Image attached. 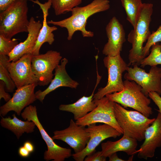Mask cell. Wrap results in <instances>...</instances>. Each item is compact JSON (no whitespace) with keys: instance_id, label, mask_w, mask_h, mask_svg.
Masks as SVG:
<instances>
[{"instance_id":"277c9868","label":"cell","mask_w":161,"mask_h":161,"mask_svg":"<svg viewBox=\"0 0 161 161\" xmlns=\"http://www.w3.org/2000/svg\"><path fill=\"white\" fill-rule=\"evenodd\" d=\"M124 88L120 92L106 95L105 96L112 101L124 107L132 108L148 117L153 113L149 106L151 99L143 92L142 87L134 81L125 80Z\"/></svg>"},{"instance_id":"484cf974","label":"cell","mask_w":161,"mask_h":161,"mask_svg":"<svg viewBox=\"0 0 161 161\" xmlns=\"http://www.w3.org/2000/svg\"><path fill=\"white\" fill-rule=\"evenodd\" d=\"M151 47L150 53L140 63V65L142 67L147 65L151 66L161 64V43H156Z\"/></svg>"},{"instance_id":"603a6c76","label":"cell","mask_w":161,"mask_h":161,"mask_svg":"<svg viewBox=\"0 0 161 161\" xmlns=\"http://www.w3.org/2000/svg\"><path fill=\"white\" fill-rule=\"evenodd\" d=\"M126 14V19L134 28L140 7L143 4L141 0H120Z\"/></svg>"},{"instance_id":"cb8c5ba5","label":"cell","mask_w":161,"mask_h":161,"mask_svg":"<svg viewBox=\"0 0 161 161\" xmlns=\"http://www.w3.org/2000/svg\"><path fill=\"white\" fill-rule=\"evenodd\" d=\"M8 60L7 55H0V80L4 82L6 91L13 92L16 87L6 66Z\"/></svg>"},{"instance_id":"d6a6232c","label":"cell","mask_w":161,"mask_h":161,"mask_svg":"<svg viewBox=\"0 0 161 161\" xmlns=\"http://www.w3.org/2000/svg\"><path fill=\"white\" fill-rule=\"evenodd\" d=\"M30 153L23 146L20 147L18 149V154L21 157L27 158L30 155Z\"/></svg>"},{"instance_id":"ac0fdd59","label":"cell","mask_w":161,"mask_h":161,"mask_svg":"<svg viewBox=\"0 0 161 161\" xmlns=\"http://www.w3.org/2000/svg\"><path fill=\"white\" fill-rule=\"evenodd\" d=\"M42 26L40 21H36L33 17H31L28 27V36L24 41L18 44L8 55L9 62L16 61L26 54H31Z\"/></svg>"},{"instance_id":"3957f363","label":"cell","mask_w":161,"mask_h":161,"mask_svg":"<svg viewBox=\"0 0 161 161\" xmlns=\"http://www.w3.org/2000/svg\"><path fill=\"white\" fill-rule=\"evenodd\" d=\"M28 0H17L0 13V34L11 39L16 34L28 32Z\"/></svg>"},{"instance_id":"7402d4cb","label":"cell","mask_w":161,"mask_h":161,"mask_svg":"<svg viewBox=\"0 0 161 161\" xmlns=\"http://www.w3.org/2000/svg\"><path fill=\"white\" fill-rule=\"evenodd\" d=\"M10 117H1L0 123L1 126L12 132L19 139L24 133H30L34 131L36 125L34 122L27 120L23 121L18 118L15 114Z\"/></svg>"},{"instance_id":"52a82bcc","label":"cell","mask_w":161,"mask_h":161,"mask_svg":"<svg viewBox=\"0 0 161 161\" xmlns=\"http://www.w3.org/2000/svg\"><path fill=\"white\" fill-rule=\"evenodd\" d=\"M24 120L33 121L38 128L42 137L45 142L47 149L44 152V159L46 161H64L72 156L70 148L61 147L57 145L44 128L38 117L36 106L30 105L21 114Z\"/></svg>"},{"instance_id":"44dd1931","label":"cell","mask_w":161,"mask_h":161,"mask_svg":"<svg viewBox=\"0 0 161 161\" xmlns=\"http://www.w3.org/2000/svg\"><path fill=\"white\" fill-rule=\"evenodd\" d=\"M137 141L136 139L123 135L119 140L115 141H108L101 144V153L107 158L118 151H123L129 155L136 154Z\"/></svg>"},{"instance_id":"5b68a950","label":"cell","mask_w":161,"mask_h":161,"mask_svg":"<svg viewBox=\"0 0 161 161\" xmlns=\"http://www.w3.org/2000/svg\"><path fill=\"white\" fill-rule=\"evenodd\" d=\"M114 110L116 120L123 131V135L138 141L144 140L145 130L155 119L149 118L136 110H127L114 102Z\"/></svg>"},{"instance_id":"d4e9b609","label":"cell","mask_w":161,"mask_h":161,"mask_svg":"<svg viewBox=\"0 0 161 161\" xmlns=\"http://www.w3.org/2000/svg\"><path fill=\"white\" fill-rule=\"evenodd\" d=\"M52 4L55 14L58 16L71 11L75 7L78 6L82 0H48Z\"/></svg>"},{"instance_id":"2e32d148","label":"cell","mask_w":161,"mask_h":161,"mask_svg":"<svg viewBox=\"0 0 161 161\" xmlns=\"http://www.w3.org/2000/svg\"><path fill=\"white\" fill-rule=\"evenodd\" d=\"M106 30L108 40L103 47V54L111 56L120 55L126 41L125 33L122 25L114 16L106 25Z\"/></svg>"},{"instance_id":"d6986e66","label":"cell","mask_w":161,"mask_h":161,"mask_svg":"<svg viewBox=\"0 0 161 161\" xmlns=\"http://www.w3.org/2000/svg\"><path fill=\"white\" fill-rule=\"evenodd\" d=\"M38 4L41 10L43 16L42 26L40 30L35 46L31 54L32 55H39L40 49L43 44L47 42L52 45L55 40L53 32L57 30V28L55 25L50 27L48 24L47 17L48 15V10L52 6L51 1L48 0L44 3H41L38 0H28Z\"/></svg>"},{"instance_id":"e575fe53","label":"cell","mask_w":161,"mask_h":161,"mask_svg":"<svg viewBox=\"0 0 161 161\" xmlns=\"http://www.w3.org/2000/svg\"><path fill=\"white\" fill-rule=\"evenodd\" d=\"M109 161H126L118 157L117 153H113L109 157Z\"/></svg>"},{"instance_id":"836d02e7","label":"cell","mask_w":161,"mask_h":161,"mask_svg":"<svg viewBox=\"0 0 161 161\" xmlns=\"http://www.w3.org/2000/svg\"><path fill=\"white\" fill-rule=\"evenodd\" d=\"M23 146L30 153L34 151V147L33 144L30 141H27L24 143Z\"/></svg>"},{"instance_id":"ffe728a7","label":"cell","mask_w":161,"mask_h":161,"mask_svg":"<svg viewBox=\"0 0 161 161\" xmlns=\"http://www.w3.org/2000/svg\"><path fill=\"white\" fill-rule=\"evenodd\" d=\"M97 80L94 89L89 96H83L74 103L68 104H61L59 107V110L72 113L76 121L83 117L97 107L94 100V93L99 83L102 76L97 73Z\"/></svg>"},{"instance_id":"4316f807","label":"cell","mask_w":161,"mask_h":161,"mask_svg":"<svg viewBox=\"0 0 161 161\" xmlns=\"http://www.w3.org/2000/svg\"><path fill=\"white\" fill-rule=\"evenodd\" d=\"M147 40L142 49V55L143 58L149 55L150 48L153 45L157 43H161V25L156 31L152 32Z\"/></svg>"},{"instance_id":"4dcf8cb0","label":"cell","mask_w":161,"mask_h":161,"mask_svg":"<svg viewBox=\"0 0 161 161\" xmlns=\"http://www.w3.org/2000/svg\"><path fill=\"white\" fill-rule=\"evenodd\" d=\"M5 90V84L4 81L0 80V99L3 98L7 102L11 98V95Z\"/></svg>"},{"instance_id":"8992f818","label":"cell","mask_w":161,"mask_h":161,"mask_svg":"<svg viewBox=\"0 0 161 161\" xmlns=\"http://www.w3.org/2000/svg\"><path fill=\"white\" fill-rule=\"evenodd\" d=\"M103 62L108 70V81L105 87L98 89L94 94V99H100L107 94L120 92L124 88L122 75L127 71L129 66L120 55L115 56H106Z\"/></svg>"},{"instance_id":"f1b7e54d","label":"cell","mask_w":161,"mask_h":161,"mask_svg":"<svg viewBox=\"0 0 161 161\" xmlns=\"http://www.w3.org/2000/svg\"><path fill=\"white\" fill-rule=\"evenodd\" d=\"M106 158L102 155L101 151L94 152L87 156L84 159L85 161H106Z\"/></svg>"},{"instance_id":"30bf717a","label":"cell","mask_w":161,"mask_h":161,"mask_svg":"<svg viewBox=\"0 0 161 161\" xmlns=\"http://www.w3.org/2000/svg\"><path fill=\"white\" fill-rule=\"evenodd\" d=\"M62 58L59 52L52 50L44 54L32 55V69L38 80V85L44 86L50 83L54 75L53 71Z\"/></svg>"},{"instance_id":"8fae6325","label":"cell","mask_w":161,"mask_h":161,"mask_svg":"<svg viewBox=\"0 0 161 161\" xmlns=\"http://www.w3.org/2000/svg\"><path fill=\"white\" fill-rule=\"evenodd\" d=\"M89 135V139L85 148L80 152L72 154L76 161H83L86 156L95 152L97 147L104 140L115 138L122 134L112 126L104 124L96 125L93 123L85 128Z\"/></svg>"},{"instance_id":"e0dca14e","label":"cell","mask_w":161,"mask_h":161,"mask_svg":"<svg viewBox=\"0 0 161 161\" xmlns=\"http://www.w3.org/2000/svg\"><path fill=\"white\" fill-rule=\"evenodd\" d=\"M61 61V64L55 69L54 78L48 86L44 91L39 90L35 92L36 99L42 103L47 95L59 87L64 86L76 89L79 84L78 82L70 77L66 71V66L68 62V60L64 58Z\"/></svg>"},{"instance_id":"5bb4252c","label":"cell","mask_w":161,"mask_h":161,"mask_svg":"<svg viewBox=\"0 0 161 161\" xmlns=\"http://www.w3.org/2000/svg\"><path fill=\"white\" fill-rule=\"evenodd\" d=\"M37 85L33 83L17 88L11 99L0 107V116L4 117L11 111L15 112L18 115H21L24 109L37 100L34 90Z\"/></svg>"},{"instance_id":"f546056e","label":"cell","mask_w":161,"mask_h":161,"mask_svg":"<svg viewBox=\"0 0 161 161\" xmlns=\"http://www.w3.org/2000/svg\"><path fill=\"white\" fill-rule=\"evenodd\" d=\"M148 97L152 100L158 107L157 111L161 114V97L156 92H150L148 94Z\"/></svg>"},{"instance_id":"7a4b0ae2","label":"cell","mask_w":161,"mask_h":161,"mask_svg":"<svg viewBox=\"0 0 161 161\" xmlns=\"http://www.w3.org/2000/svg\"><path fill=\"white\" fill-rule=\"evenodd\" d=\"M153 4L143 3L139 12L135 26L128 35L127 40L132 44L129 51L128 66L140 65L143 59L142 55L143 45L151 34L149 26L153 12Z\"/></svg>"},{"instance_id":"9a60e30c","label":"cell","mask_w":161,"mask_h":161,"mask_svg":"<svg viewBox=\"0 0 161 161\" xmlns=\"http://www.w3.org/2000/svg\"><path fill=\"white\" fill-rule=\"evenodd\" d=\"M144 140L136 151L137 157L147 160L153 157L156 149L161 146V114L158 112L153 122L146 129Z\"/></svg>"},{"instance_id":"1f68e13d","label":"cell","mask_w":161,"mask_h":161,"mask_svg":"<svg viewBox=\"0 0 161 161\" xmlns=\"http://www.w3.org/2000/svg\"><path fill=\"white\" fill-rule=\"evenodd\" d=\"M17 0H0L1 12L5 10L13 2Z\"/></svg>"},{"instance_id":"7c38bea8","label":"cell","mask_w":161,"mask_h":161,"mask_svg":"<svg viewBox=\"0 0 161 161\" xmlns=\"http://www.w3.org/2000/svg\"><path fill=\"white\" fill-rule=\"evenodd\" d=\"M32 56L26 54L16 61L9 62L8 60L7 62V69L17 89L28 84H38V80L32 69Z\"/></svg>"},{"instance_id":"ba28073f","label":"cell","mask_w":161,"mask_h":161,"mask_svg":"<svg viewBox=\"0 0 161 161\" xmlns=\"http://www.w3.org/2000/svg\"><path fill=\"white\" fill-rule=\"evenodd\" d=\"M97 107L86 116L75 121L78 125L85 127L96 123H103L113 127L122 134L123 129L119 126L115 117L114 102L105 96L100 99H94Z\"/></svg>"},{"instance_id":"83f0119b","label":"cell","mask_w":161,"mask_h":161,"mask_svg":"<svg viewBox=\"0 0 161 161\" xmlns=\"http://www.w3.org/2000/svg\"><path fill=\"white\" fill-rule=\"evenodd\" d=\"M18 44L17 39L7 38L0 34V55L8 56Z\"/></svg>"},{"instance_id":"9c48e42d","label":"cell","mask_w":161,"mask_h":161,"mask_svg":"<svg viewBox=\"0 0 161 161\" xmlns=\"http://www.w3.org/2000/svg\"><path fill=\"white\" fill-rule=\"evenodd\" d=\"M133 67H128L124 75L125 80L134 81L142 88L143 92L147 96L151 92L161 95V68L151 66L148 73L134 64Z\"/></svg>"},{"instance_id":"6da1fadb","label":"cell","mask_w":161,"mask_h":161,"mask_svg":"<svg viewBox=\"0 0 161 161\" xmlns=\"http://www.w3.org/2000/svg\"><path fill=\"white\" fill-rule=\"evenodd\" d=\"M110 7L109 0H94L86 5L74 8L71 11V16L68 18L58 21H48L47 23L66 28L68 40L72 39L75 32L78 31L81 32L83 37H92L94 35L93 32L86 28L88 19L94 14L108 10Z\"/></svg>"},{"instance_id":"4fadbf2b","label":"cell","mask_w":161,"mask_h":161,"mask_svg":"<svg viewBox=\"0 0 161 161\" xmlns=\"http://www.w3.org/2000/svg\"><path fill=\"white\" fill-rule=\"evenodd\" d=\"M52 139L61 140L68 145L75 153L80 152L86 147L89 139V135L85 127L78 125L72 119L69 126L61 130L53 132Z\"/></svg>"}]
</instances>
